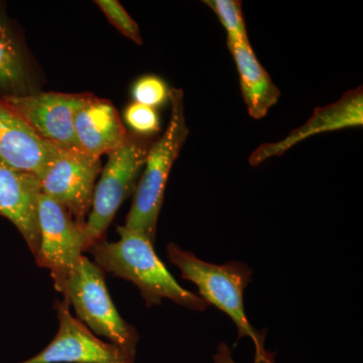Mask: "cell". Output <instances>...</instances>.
<instances>
[{"label": "cell", "instance_id": "cell-1", "mask_svg": "<svg viewBox=\"0 0 363 363\" xmlns=\"http://www.w3.org/2000/svg\"><path fill=\"white\" fill-rule=\"evenodd\" d=\"M119 240H101L89 248L94 262L138 286L147 307L161 305L164 298L195 311L208 305L200 296L186 290L172 276L155 252L154 242L147 235L125 226H117Z\"/></svg>", "mask_w": 363, "mask_h": 363}, {"label": "cell", "instance_id": "cell-2", "mask_svg": "<svg viewBox=\"0 0 363 363\" xmlns=\"http://www.w3.org/2000/svg\"><path fill=\"white\" fill-rule=\"evenodd\" d=\"M167 255L169 262L180 269L182 278L197 286L208 305L215 306L231 318L238 327V339H252L255 357L272 355L264 347V332L255 330L245 313L243 294L252 277L247 264L240 262L211 264L173 242L167 247Z\"/></svg>", "mask_w": 363, "mask_h": 363}, {"label": "cell", "instance_id": "cell-3", "mask_svg": "<svg viewBox=\"0 0 363 363\" xmlns=\"http://www.w3.org/2000/svg\"><path fill=\"white\" fill-rule=\"evenodd\" d=\"M169 99L172 111L168 128L150 145L142 178L135 189L133 206L124 225L145 234L154 243L169 173L190 133L184 111L183 90H169Z\"/></svg>", "mask_w": 363, "mask_h": 363}, {"label": "cell", "instance_id": "cell-4", "mask_svg": "<svg viewBox=\"0 0 363 363\" xmlns=\"http://www.w3.org/2000/svg\"><path fill=\"white\" fill-rule=\"evenodd\" d=\"M61 294L95 335L106 338L135 359L138 332L119 315L105 284L104 272L94 262L84 255Z\"/></svg>", "mask_w": 363, "mask_h": 363}, {"label": "cell", "instance_id": "cell-5", "mask_svg": "<svg viewBox=\"0 0 363 363\" xmlns=\"http://www.w3.org/2000/svg\"><path fill=\"white\" fill-rule=\"evenodd\" d=\"M152 143L147 136L128 133L125 142L108 155L95 186L92 205L84 226L85 250L104 240L124 200L135 190Z\"/></svg>", "mask_w": 363, "mask_h": 363}, {"label": "cell", "instance_id": "cell-6", "mask_svg": "<svg viewBox=\"0 0 363 363\" xmlns=\"http://www.w3.org/2000/svg\"><path fill=\"white\" fill-rule=\"evenodd\" d=\"M38 220L40 247L35 262L50 272L55 289L61 293L84 257V227L76 223L68 210L42 193L38 199Z\"/></svg>", "mask_w": 363, "mask_h": 363}, {"label": "cell", "instance_id": "cell-7", "mask_svg": "<svg viewBox=\"0 0 363 363\" xmlns=\"http://www.w3.org/2000/svg\"><path fill=\"white\" fill-rule=\"evenodd\" d=\"M101 169L97 157L79 150H61L38 177L40 193L62 205L79 226L84 227Z\"/></svg>", "mask_w": 363, "mask_h": 363}, {"label": "cell", "instance_id": "cell-8", "mask_svg": "<svg viewBox=\"0 0 363 363\" xmlns=\"http://www.w3.org/2000/svg\"><path fill=\"white\" fill-rule=\"evenodd\" d=\"M89 95L57 92L9 94L0 102L47 142L62 150H78L74 117Z\"/></svg>", "mask_w": 363, "mask_h": 363}, {"label": "cell", "instance_id": "cell-9", "mask_svg": "<svg viewBox=\"0 0 363 363\" xmlns=\"http://www.w3.org/2000/svg\"><path fill=\"white\" fill-rule=\"evenodd\" d=\"M58 332L49 345L21 363H135L118 346L102 340L72 315L65 300L56 303Z\"/></svg>", "mask_w": 363, "mask_h": 363}, {"label": "cell", "instance_id": "cell-10", "mask_svg": "<svg viewBox=\"0 0 363 363\" xmlns=\"http://www.w3.org/2000/svg\"><path fill=\"white\" fill-rule=\"evenodd\" d=\"M362 87L348 91L338 101L319 107L307 123L296 128L284 140L276 143H262L250 155V164L259 166L271 157L281 156L294 145L319 133L362 126Z\"/></svg>", "mask_w": 363, "mask_h": 363}, {"label": "cell", "instance_id": "cell-11", "mask_svg": "<svg viewBox=\"0 0 363 363\" xmlns=\"http://www.w3.org/2000/svg\"><path fill=\"white\" fill-rule=\"evenodd\" d=\"M61 150L0 102V162L38 178Z\"/></svg>", "mask_w": 363, "mask_h": 363}, {"label": "cell", "instance_id": "cell-12", "mask_svg": "<svg viewBox=\"0 0 363 363\" xmlns=\"http://www.w3.org/2000/svg\"><path fill=\"white\" fill-rule=\"evenodd\" d=\"M40 194L37 177L21 173L0 162V216L6 217L16 227L35 257L40 247Z\"/></svg>", "mask_w": 363, "mask_h": 363}, {"label": "cell", "instance_id": "cell-13", "mask_svg": "<svg viewBox=\"0 0 363 363\" xmlns=\"http://www.w3.org/2000/svg\"><path fill=\"white\" fill-rule=\"evenodd\" d=\"M73 125L78 150L97 159L118 149L128 135L113 104L93 94L76 112Z\"/></svg>", "mask_w": 363, "mask_h": 363}, {"label": "cell", "instance_id": "cell-14", "mask_svg": "<svg viewBox=\"0 0 363 363\" xmlns=\"http://www.w3.org/2000/svg\"><path fill=\"white\" fill-rule=\"evenodd\" d=\"M227 45L238 68L241 94L248 113L255 119L264 118L279 101L281 91L260 65L250 40H227Z\"/></svg>", "mask_w": 363, "mask_h": 363}, {"label": "cell", "instance_id": "cell-15", "mask_svg": "<svg viewBox=\"0 0 363 363\" xmlns=\"http://www.w3.org/2000/svg\"><path fill=\"white\" fill-rule=\"evenodd\" d=\"M26 87L28 72L23 52L0 11V88L20 95L25 94Z\"/></svg>", "mask_w": 363, "mask_h": 363}, {"label": "cell", "instance_id": "cell-16", "mask_svg": "<svg viewBox=\"0 0 363 363\" xmlns=\"http://www.w3.org/2000/svg\"><path fill=\"white\" fill-rule=\"evenodd\" d=\"M227 32L228 42L247 40V26L242 13V4L238 0H206Z\"/></svg>", "mask_w": 363, "mask_h": 363}, {"label": "cell", "instance_id": "cell-17", "mask_svg": "<svg viewBox=\"0 0 363 363\" xmlns=\"http://www.w3.org/2000/svg\"><path fill=\"white\" fill-rule=\"evenodd\" d=\"M96 4L119 32L136 45L143 44L138 23L130 18L128 11L117 0H97Z\"/></svg>", "mask_w": 363, "mask_h": 363}, {"label": "cell", "instance_id": "cell-18", "mask_svg": "<svg viewBox=\"0 0 363 363\" xmlns=\"http://www.w3.org/2000/svg\"><path fill=\"white\" fill-rule=\"evenodd\" d=\"M169 90L166 83L157 76H143L133 87V98L136 104L145 106H160L169 98Z\"/></svg>", "mask_w": 363, "mask_h": 363}, {"label": "cell", "instance_id": "cell-19", "mask_svg": "<svg viewBox=\"0 0 363 363\" xmlns=\"http://www.w3.org/2000/svg\"><path fill=\"white\" fill-rule=\"evenodd\" d=\"M124 121L135 135L147 136L160 130V117L156 108L136 102L126 107Z\"/></svg>", "mask_w": 363, "mask_h": 363}, {"label": "cell", "instance_id": "cell-20", "mask_svg": "<svg viewBox=\"0 0 363 363\" xmlns=\"http://www.w3.org/2000/svg\"><path fill=\"white\" fill-rule=\"evenodd\" d=\"M214 363H236L233 357V352L226 343H220L217 348V352L213 357ZM253 363H276L274 354L269 357H255Z\"/></svg>", "mask_w": 363, "mask_h": 363}]
</instances>
